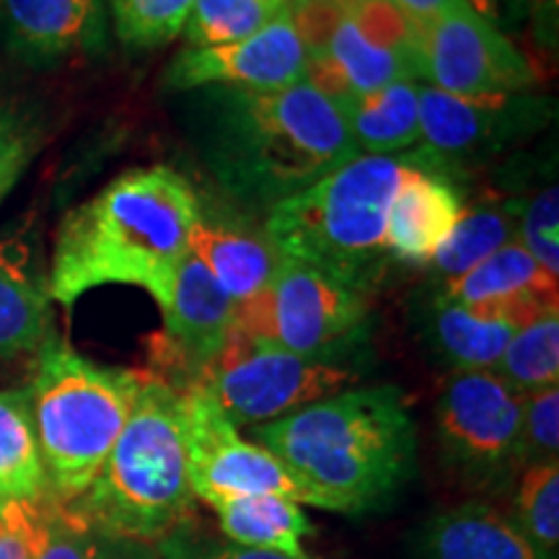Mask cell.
<instances>
[{"label": "cell", "instance_id": "obj_1", "mask_svg": "<svg viewBox=\"0 0 559 559\" xmlns=\"http://www.w3.org/2000/svg\"><path fill=\"white\" fill-rule=\"evenodd\" d=\"M251 440L296 481L304 506L368 515L389 506L417 469V428L396 386H353L251 428Z\"/></svg>", "mask_w": 559, "mask_h": 559}, {"label": "cell", "instance_id": "obj_2", "mask_svg": "<svg viewBox=\"0 0 559 559\" xmlns=\"http://www.w3.org/2000/svg\"><path fill=\"white\" fill-rule=\"evenodd\" d=\"M202 151L230 198L264 210L360 156L337 104L306 79L283 88L210 86Z\"/></svg>", "mask_w": 559, "mask_h": 559}, {"label": "cell", "instance_id": "obj_3", "mask_svg": "<svg viewBox=\"0 0 559 559\" xmlns=\"http://www.w3.org/2000/svg\"><path fill=\"white\" fill-rule=\"evenodd\" d=\"M198 215V194L171 166L120 174L62 218L47 277L50 300L70 309L104 285L145 290L190 251Z\"/></svg>", "mask_w": 559, "mask_h": 559}, {"label": "cell", "instance_id": "obj_4", "mask_svg": "<svg viewBox=\"0 0 559 559\" xmlns=\"http://www.w3.org/2000/svg\"><path fill=\"white\" fill-rule=\"evenodd\" d=\"M404 156H355L267 210L264 236L285 260L368 293L391 262L386 218Z\"/></svg>", "mask_w": 559, "mask_h": 559}, {"label": "cell", "instance_id": "obj_5", "mask_svg": "<svg viewBox=\"0 0 559 559\" xmlns=\"http://www.w3.org/2000/svg\"><path fill=\"white\" fill-rule=\"evenodd\" d=\"M62 506L104 531L151 544L192 521L179 391L145 373L135 407L96 479Z\"/></svg>", "mask_w": 559, "mask_h": 559}, {"label": "cell", "instance_id": "obj_6", "mask_svg": "<svg viewBox=\"0 0 559 559\" xmlns=\"http://www.w3.org/2000/svg\"><path fill=\"white\" fill-rule=\"evenodd\" d=\"M29 404L50 498L73 502L115 449L145 373L83 358L62 337L37 349Z\"/></svg>", "mask_w": 559, "mask_h": 559}, {"label": "cell", "instance_id": "obj_7", "mask_svg": "<svg viewBox=\"0 0 559 559\" xmlns=\"http://www.w3.org/2000/svg\"><path fill=\"white\" fill-rule=\"evenodd\" d=\"M362 376L355 353L298 355L230 330L194 386L207 391L236 428H257L358 386Z\"/></svg>", "mask_w": 559, "mask_h": 559}, {"label": "cell", "instance_id": "obj_8", "mask_svg": "<svg viewBox=\"0 0 559 559\" xmlns=\"http://www.w3.org/2000/svg\"><path fill=\"white\" fill-rule=\"evenodd\" d=\"M368 317V293L283 257L267 288L236 306L230 330L288 353L337 355L362 345Z\"/></svg>", "mask_w": 559, "mask_h": 559}, {"label": "cell", "instance_id": "obj_9", "mask_svg": "<svg viewBox=\"0 0 559 559\" xmlns=\"http://www.w3.org/2000/svg\"><path fill=\"white\" fill-rule=\"evenodd\" d=\"M521 409L495 370L445 376L436 402V438L445 469L464 487L500 492L521 474Z\"/></svg>", "mask_w": 559, "mask_h": 559}, {"label": "cell", "instance_id": "obj_10", "mask_svg": "<svg viewBox=\"0 0 559 559\" xmlns=\"http://www.w3.org/2000/svg\"><path fill=\"white\" fill-rule=\"evenodd\" d=\"M555 104L534 91L498 96H456L419 83V148L412 158L445 177L500 156L547 128Z\"/></svg>", "mask_w": 559, "mask_h": 559}, {"label": "cell", "instance_id": "obj_11", "mask_svg": "<svg viewBox=\"0 0 559 559\" xmlns=\"http://www.w3.org/2000/svg\"><path fill=\"white\" fill-rule=\"evenodd\" d=\"M179 415L194 502L210 506L234 495H280L300 502L296 481L283 464L260 443L243 438L207 391L181 389Z\"/></svg>", "mask_w": 559, "mask_h": 559}, {"label": "cell", "instance_id": "obj_12", "mask_svg": "<svg viewBox=\"0 0 559 559\" xmlns=\"http://www.w3.org/2000/svg\"><path fill=\"white\" fill-rule=\"evenodd\" d=\"M419 81L445 94L498 96L534 91L531 60L469 5L417 24Z\"/></svg>", "mask_w": 559, "mask_h": 559}, {"label": "cell", "instance_id": "obj_13", "mask_svg": "<svg viewBox=\"0 0 559 559\" xmlns=\"http://www.w3.org/2000/svg\"><path fill=\"white\" fill-rule=\"evenodd\" d=\"M158 304L164 332L153 349V376L171 389H190L226 345L236 304L198 257L187 251L145 288Z\"/></svg>", "mask_w": 559, "mask_h": 559}, {"label": "cell", "instance_id": "obj_14", "mask_svg": "<svg viewBox=\"0 0 559 559\" xmlns=\"http://www.w3.org/2000/svg\"><path fill=\"white\" fill-rule=\"evenodd\" d=\"M306 50V81L342 104L389 83H419L417 68L368 34L337 0H288Z\"/></svg>", "mask_w": 559, "mask_h": 559}, {"label": "cell", "instance_id": "obj_15", "mask_svg": "<svg viewBox=\"0 0 559 559\" xmlns=\"http://www.w3.org/2000/svg\"><path fill=\"white\" fill-rule=\"evenodd\" d=\"M306 79V50L290 9L251 37L230 45L185 47L166 70V83L192 88H283Z\"/></svg>", "mask_w": 559, "mask_h": 559}, {"label": "cell", "instance_id": "obj_16", "mask_svg": "<svg viewBox=\"0 0 559 559\" xmlns=\"http://www.w3.org/2000/svg\"><path fill=\"white\" fill-rule=\"evenodd\" d=\"M432 296L464 306L485 317L510 319L519 326L539 319L542 313L559 311V285L519 241H510L481 260Z\"/></svg>", "mask_w": 559, "mask_h": 559}, {"label": "cell", "instance_id": "obj_17", "mask_svg": "<svg viewBox=\"0 0 559 559\" xmlns=\"http://www.w3.org/2000/svg\"><path fill=\"white\" fill-rule=\"evenodd\" d=\"M5 45L19 60L52 66L107 41V0H3Z\"/></svg>", "mask_w": 559, "mask_h": 559}, {"label": "cell", "instance_id": "obj_18", "mask_svg": "<svg viewBox=\"0 0 559 559\" xmlns=\"http://www.w3.org/2000/svg\"><path fill=\"white\" fill-rule=\"evenodd\" d=\"M407 559H544L510 513L487 500L440 508L412 531Z\"/></svg>", "mask_w": 559, "mask_h": 559}, {"label": "cell", "instance_id": "obj_19", "mask_svg": "<svg viewBox=\"0 0 559 559\" xmlns=\"http://www.w3.org/2000/svg\"><path fill=\"white\" fill-rule=\"evenodd\" d=\"M404 158L407 166L389 205L386 247L391 260L425 267L451 236L464 202L449 177L412 156Z\"/></svg>", "mask_w": 559, "mask_h": 559}, {"label": "cell", "instance_id": "obj_20", "mask_svg": "<svg viewBox=\"0 0 559 559\" xmlns=\"http://www.w3.org/2000/svg\"><path fill=\"white\" fill-rule=\"evenodd\" d=\"M190 254L205 264V270L236 306L267 288L283 262L264 230L260 234L241 223L202 213V207L190 230Z\"/></svg>", "mask_w": 559, "mask_h": 559}, {"label": "cell", "instance_id": "obj_21", "mask_svg": "<svg viewBox=\"0 0 559 559\" xmlns=\"http://www.w3.org/2000/svg\"><path fill=\"white\" fill-rule=\"evenodd\" d=\"M415 326L430 358L449 373L492 370L510 337L521 330L515 321L485 317L438 296L417 306Z\"/></svg>", "mask_w": 559, "mask_h": 559}, {"label": "cell", "instance_id": "obj_22", "mask_svg": "<svg viewBox=\"0 0 559 559\" xmlns=\"http://www.w3.org/2000/svg\"><path fill=\"white\" fill-rule=\"evenodd\" d=\"M47 283L32 267L29 249L19 241H0V362L45 345L52 309Z\"/></svg>", "mask_w": 559, "mask_h": 559}, {"label": "cell", "instance_id": "obj_23", "mask_svg": "<svg viewBox=\"0 0 559 559\" xmlns=\"http://www.w3.org/2000/svg\"><path fill=\"white\" fill-rule=\"evenodd\" d=\"M218 519L221 536L243 549L277 551L306 557L304 539L313 534V523L300 502L280 495H234L207 506Z\"/></svg>", "mask_w": 559, "mask_h": 559}, {"label": "cell", "instance_id": "obj_24", "mask_svg": "<svg viewBox=\"0 0 559 559\" xmlns=\"http://www.w3.org/2000/svg\"><path fill=\"white\" fill-rule=\"evenodd\" d=\"M360 156H396L419 143V83L402 79L340 107Z\"/></svg>", "mask_w": 559, "mask_h": 559}, {"label": "cell", "instance_id": "obj_25", "mask_svg": "<svg viewBox=\"0 0 559 559\" xmlns=\"http://www.w3.org/2000/svg\"><path fill=\"white\" fill-rule=\"evenodd\" d=\"M519 218L521 200H479L461 210L451 236L425 264L436 277V288L466 275L510 241H519Z\"/></svg>", "mask_w": 559, "mask_h": 559}, {"label": "cell", "instance_id": "obj_26", "mask_svg": "<svg viewBox=\"0 0 559 559\" xmlns=\"http://www.w3.org/2000/svg\"><path fill=\"white\" fill-rule=\"evenodd\" d=\"M32 559H164L158 544L111 534L83 521L62 502L45 498L37 506Z\"/></svg>", "mask_w": 559, "mask_h": 559}, {"label": "cell", "instance_id": "obj_27", "mask_svg": "<svg viewBox=\"0 0 559 559\" xmlns=\"http://www.w3.org/2000/svg\"><path fill=\"white\" fill-rule=\"evenodd\" d=\"M50 498L34 432L29 391L0 389V502Z\"/></svg>", "mask_w": 559, "mask_h": 559}, {"label": "cell", "instance_id": "obj_28", "mask_svg": "<svg viewBox=\"0 0 559 559\" xmlns=\"http://www.w3.org/2000/svg\"><path fill=\"white\" fill-rule=\"evenodd\" d=\"M492 370L521 396L559 386V311L521 326Z\"/></svg>", "mask_w": 559, "mask_h": 559}, {"label": "cell", "instance_id": "obj_29", "mask_svg": "<svg viewBox=\"0 0 559 559\" xmlns=\"http://www.w3.org/2000/svg\"><path fill=\"white\" fill-rule=\"evenodd\" d=\"M510 519L544 559H559V464L521 469Z\"/></svg>", "mask_w": 559, "mask_h": 559}, {"label": "cell", "instance_id": "obj_30", "mask_svg": "<svg viewBox=\"0 0 559 559\" xmlns=\"http://www.w3.org/2000/svg\"><path fill=\"white\" fill-rule=\"evenodd\" d=\"M288 9V0H194L181 34L187 47L230 45L251 37Z\"/></svg>", "mask_w": 559, "mask_h": 559}, {"label": "cell", "instance_id": "obj_31", "mask_svg": "<svg viewBox=\"0 0 559 559\" xmlns=\"http://www.w3.org/2000/svg\"><path fill=\"white\" fill-rule=\"evenodd\" d=\"M194 0H107L115 34L130 50H156L185 32Z\"/></svg>", "mask_w": 559, "mask_h": 559}, {"label": "cell", "instance_id": "obj_32", "mask_svg": "<svg viewBox=\"0 0 559 559\" xmlns=\"http://www.w3.org/2000/svg\"><path fill=\"white\" fill-rule=\"evenodd\" d=\"M519 243L542 264L549 275L559 277V190L557 181L544 187L531 200H521Z\"/></svg>", "mask_w": 559, "mask_h": 559}, {"label": "cell", "instance_id": "obj_33", "mask_svg": "<svg viewBox=\"0 0 559 559\" xmlns=\"http://www.w3.org/2000/svg\"><path fill=\"white\" fill-rule=\"evenodd\" d=\"M559 464V386L523 396L521 469Z\"/></svg>", "mask_w": 559, "mask_h": 559}, {"label": "cell", "instance_id": "obj_34", "mask_svg": "<svg viewBox=\"0 0 559 559\" xmlns=\"http://www.w3.org/2000/svg\"><path fill=\"white\" fill-rule=\"evenodd\" d=\"M39 130L24 111L0 104V202L19 185L21 174L37 156Z\"/></svg>", "mask_w": 559, "mask_h": 559}, {"label": "cell", "instance_id": "obj_35", "mask_svg": "<svg viewBox=\"0 0 559 559\" xmlns=\"http://www.w3.org/2000/svg\"><path fill=\"white\" fill-rule=\"evenodd\" d=\"M160 557L164 559H313L306 557H288L277 555V551H260V549H243L236 544H228L223 536L207 534L205 528L198 526V521H187L171 536H166L158 544Z\"/></svg>", "mask_w": 559, "mask_h": 559}, {"label": "cell", "instance_id": "obj_36", "mask_svg": "<svg viewBox=\"0 0 559 559\" xmlns=\"http://www.w3.org/2000/svg\"><path fill=\"white\" fill-rule=\"evenodd\" d=\"M39 502H0V559H32Z\"/></svg>", "mask_w": 559, "mask_h": 559}, {"label": "cell", "instance_id": "obj_37", "mask_svg": "<svg viewBox=\"0 0 559 559\" xmlns=\"http://www.w3.org/2000/svg\"><path fill=\"white\" fill-rule=\"evenodd\" d=\"M528 24L536 45L544 52H557L559 39V0H528Z\"/></svg>", "mask_w": 559, "mask_h": 559}, {"label": "cell", "instance_id": "obj_38", "mask_svg": "<svg viewBox=\"0 0 559 559\" xmlns=\"http://www.w3.org/2000/svg\"><path fill=\"white\" fill-rule=\"evenodd\" d=\"M464 3L498 29L519 26L521 21L528 19V0H464Z\"/></svg>", "mask_w": 559, "mask_h": 559}, {"label": "cell", "instance_id": "obj_39", "mask_svg": "<svg viewBox=\"0 0 559 559\" xmlns=\"http://www.w3.org/2000/svg\"><path fill=\"white\" fill-rule=\"evenodd\" d=\"M0 3H3V0H0Z\"/></svg>", "mask_w": 559, "mask_h": 559}]
</instances>
